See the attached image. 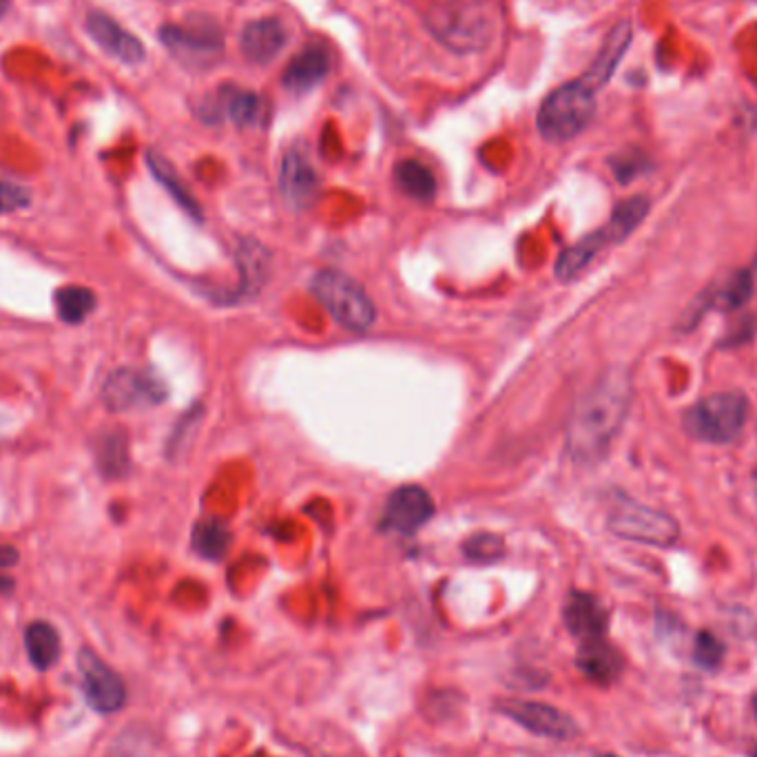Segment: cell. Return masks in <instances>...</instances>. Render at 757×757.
Returning <instances> with one entry per match:
<instances>
[{"instance_id": "8992f818", "label": "cell", "mask_w": 757, "mask_h": 757, "mask_svg": "<svg viewBox=\"0 0 757 757\" xmlns=\"http://www.w3.org/2000/svg\"><path fill=\"white\" fill-rule=\"evenodd\" d=\"M164 47L188 67H209L224 49V36L211 19H191L182 25H164L160 30Z\"/></svg>"}, {"instance_id": "cb8c5ba5", "label": "cell", "mask_w": 757, "mask_h": 757, "mask_svg": "<svg viewBox=\"0 0 757 757\" xmlns=\"http://www.w3.org/2000/svg\"><path fill=\"white\" fill-rule=\"evenodd\" d=\"M395 182L408 198L417 202H432L436 196V179L419 160H401L395 166Z\"/></svg>"}, {"instance_id": "44dd1931", "label": "cell", "mask_w": 757, "mask_h": 757, "mask_svg": "<svg viewBox=\"0 0 757 757\" xmlns=\"http://www.w3.org/2000/svg\"><path fill=\"white\" fill-rule=\"evenodd\" d=\"M25 649L30 662L38 672L51 669L60 657L58 629L45 620H36L25 629Z\"/></svg>"}, {"instance_id": "d590c367", "label": "cell", "mask_w": 757, "mask_h": 757, "mask_svg": "<svg viewBox=\"0 0 757 757\" xmlns=\"http://www.w3.org/2000/svg\"><path fill=\"white\" fill-rule=\"evenodd\" d=\"M594 757H618V755H612V753H601V755H594Z\"/></svg>"}, {"instance_id": "74e56055", "label": "cell", "mask_w": 757, "mask_h": 757, "mask_svg": "<svg viewBox=\"0 0 757 757\" xmlns=\"http://www.w3.org/2000/svg\"><path fill=\"white\" fill-rule=\"evenodd\" d=\"M755 490H757V471H755Z\"/></svg>"}, {"instance_id": "f546056e", "label": "cell", "mask_w": 757, "mask_h": 757, "mask_svg": "<svg viewBox=\"0 0 757 757\" xmlns=\"http://www.w3.org/2000/svg\"><path fill=\"white\" fill-rule=\"evenodd\" d=\"M505 543L497 534H477L469 536L463 545V554L471 562H494L503 556Z\"/></svg>"}, {"instance_id": "5b68a950", "label": "cell", "mask_w": 757, "mask_h": 757, "mask_svg": "<svg viewBox=\"0 0 757 757\" xmlns=\"http://www.w3.org/2000/svg\"><path fill=\"white\" fill-rule=\"evenodd\" d=\"M313 293L322 306L348 330L363 333L376 319L374 304L363 287L339 270H322L313 279Z\"/></svg>"}, {"instance_id": "7c38bea8", "label": "cell", "mask_w": 757, "mask_h": 757, "mask_svg": "<svg viewBox=\"0 0 757 757\" xmlns=\"http://www.w3.org/2000/svg\"><path fill=\"white\" fill-rule=\"evenodd\" d=\"M562 620L567 631L579 642L601 640L607 636L609 629V614L605 605L587 592H572L567 596L562 607Z\"/></svg>"}, {"instance_id": "8fae6325", "label": "cell", "mask_w": 757, "mask_h": 757, "mask_svg": "<svg viewBox=\"0 0 757 757\" xmlns=\"http://www.w3.org/2000/svg\"><path fill=\"white\" fill-rule=\"evenodd\" d=\"M86 32L91 40L96 43L105 54L112 58L125 62V65H140L147 58L144 45L127 32L123 25H118L109 14L105 12H91L86 16Z\"/></svg>"}, {"instance_id": "6da1fadb", "label": "cell", "mask_w": 757, "mask_h": 757, "mask_svg": "<svg viewBox=\"0 0 757 757\" xmlns=\"http://www.w3.org/2000/svg\"><path fill=\"white\" fill-rule=\"evenodd\" d=\"M633 399L631 376L612 368L581 397L567 423V450L579 463H596L622 430Z\"/></svg>"}, {"instance_id": "2e32d148", "label": "cell", "mask_w": 757, "mask_h": 757, "mask_svg": "<svg viewBox=\"0 0 757 757\" xmlns=\"http://www.w3.org/2000/svg\"><path fill=\"white\" fill-rule=\"evenodd\" d=\"M631 38H633L631 23H629V21H620V23L607 34V38H605V43H603L598 56L594 58V62L590 65V69L585 71V75H581L579 80H581L585 86H590L594 93H596L598 89H603V86L612 80V75H614V71L618 69L620 60L625 58V54H627V49H629V45H631Z\"/></svg>"}, {"instance_id": "3957f363", "label": "cell", "mask_w": 757, "mask_h": 757, "mask_svg": "<svg viewBox=\"0 0 757 757\" xmlns=\"http://www.w3.org/2000/svg\"><path fill=\"white\" fill-rule=\"evenodd\" d=\"M596 114V93L581 80L551 91L540 105L536 125L545 140L567 142L581 136Z\"/></svg>"}, {"instance_id": "d4e9b609", "label": "cell", "mask_w": 757, "mask_h": 757, "mask_svg": "<svg viewBox=\"0 0 757 757\" xmlns=\"http://www.w3.org/2000/svg\"><path fill=\"white\" fill-rule=\"evenodd\" d=\"M649 209H651V202L644 196H636V198H629V200L620 202L614 209L609 224L603 229L607 240H609V244L627 240L642 224V220L647 218Z\"/></svg>"}, {"instance_id": "4316f807", "label": "cell", "mask_w": 757, "mask_h": 757, "mask_svg": "<svg viewBox=\"0 0 757 757\" xmlns=\"http://www.w3.org/2000/svg\"><path fill=\"white\" fill-rule=\"evenodd\" d=\"M231 534L220 521H202L194 529V549L207 560H222L229 551Z\"/></svg>"}, {"instance_id": "7402d4cb", "label": "cell", "mask_w": 757, "mask_h": 757, "mask_svg": "<svg viewBox=\"0 0 757 757\" xmlns=\"http://www.w3.org/2000/svg\"><path fill=\"white\" fill-rule=\"evenodd\" d=\"M609 246V240L605 235V231H596L587 237H583L581 242H577L574 246H570L567 251H562V255L558 257L556 261V277L562 279V281H570L574 279L577 275H581L590 264L592 259L605 248Z\"/></svg>"}, {"instance_id": "484cf974", "label": "cell", "mask_w": 757, "mask_h": 757, "mask_svg": "<svg viewBox=\"0 0 757 757\" xmlns=\"http://www.w3.org/2000/svg\"><path fill=\"white\" fill-rule=\"evenodd\" d=\"M56 311L58 317L69 324V326H78L82 324L93 311H96V293L84 287H62L56 293Z\"/></svg>"}, {"instance_id": "d6a6232c", "label": "cell", "mask_w": 757, "mask_h": 757, "mask_svg": "<svg viewBox=\"0 0 757 757\" xmlns=\"http://www.w3.org/2000/svg\"><path fill=\"white\" fill-rule=\"evenodd\" d=\"M644 164V160L638 155V153H631V155H616L612 160V166H614V173L620 182H629L631 177H636L640 173V166Z\"/></svg>"}, {"instance_id": "9a60e30c", "label": "cell", "mask_w": 757, "mask_h": 757, "mask_svg": "<svg viewBox=\"0 0 757 757\" xmlns=\"http://www.w3.org/2000/svg\"><path fill=\"white\" fill-rule=\"evenodd\" d=\"M577 669L594 685L609 687L614 685L622 669L625 660L616 647H612L605 638L581 642L577 653Z\"/></svg>"}, {"instance_id": "836d02e7", "label": "cell", "mask_w": 757, "mask_h": 757, "mask_svg": "<svg viewBox=\"0 0 757 757\" xmlns=\"http://www.w3.org/2000/svg\"><path fill=\"white\" fill-rule=\"evenodd\" d=\"M16 560H19L16 549L0 547V594H10L14 590V581L3 572L8 570V567H12Z\"/></svg>"}, {"instance_id": "e0dca14e", "label": "cell", "mask_w": 757, "mask_h": 757, "mask_svg": "<svg viewBox=\"0 0 757 757\" xmlns=\"http://www.w3.org/2000/svg\"><path fill=\"white\" fill-rule=\"evenodd\" d=\"M222 112L237 127H255L266 118V105L253 91L244 89H224L216 103H207L202 107V116L207 120L222 116Z\"/></svg>"}, {"instance_id": "7a4b0ae2", "label": "cell", "mask_w": 757, "mask_h": 757, "mask_svg": "<svg viewBox=\"0 0 757 757\" xmlns=\"http://www.w3.org/2000/svg\"><path fill=\"white\" fill-rule=\"evenodd\" d=\"M432 36L456 54L481 51L497 36V19L479 0H447L428 16Z\"/></svg>"}, {"instance_id": "30bf717a", "label": "cell", "mask_w": 757, "mask_h": 757, "mask_svg": "<svg viewBox=\"0 0 757 757\" xmlns=\"http://www.w3.org/2000/svg\"><path fill=\"white\" fill-rule=\"evenodd\" d=\"M78 674L84 700L98 713H116L127 704L125 680L91 649H80Z\"/></svg>"}, {"instance_id": "ba28073f", "label": "cell", "mask_w": 757, "mask_h": 757, "mask_svg": "<svg viewBox=\"0 0 757 757\" xmlns=\"http://www.w3.org/2000/svg\"><path fill=\"white\" fill-rule=\"evenodd\" d=\"M166 399L160 378L147 370L120 368L105 378L103 401L114 412H131L158 406Z\"/></svg>"}, {"instance_id": "52a82bcc", "label": "cell", "mask_w": 757, "mask_h": 757, "mask_svg": "<svg viewBox=\"0 0 757 757\" xmlns=\"http://www.w3.org/2000/svg\"><path fill=\"white\" fill-rule=\"evenodd\" d=\"M609 529L625 540H636L653 547H672L680 538V527L674 516L633 501H622L609 516Z\"/></svg>"}, {"instance_id": "8d00e7d4", "label": "cell", "mask_w": 757, "mask_h": 757, "mask_svg": "<svg viewBox=\"0 0 757 757\" xmlns=\"http://www.w3.org/2000/svg\"><path fill=\"white\" fill-rule=\"evenodd\" d=\"M750 757H757V748H755V750H753V753H750Z\"/></svg>"}, {"instance_id": "f1b7e54d", "label": "cell", "mask_w": 757, "mask_h": 757, "mask_svg": "<svg viewBox=\"0 0 757 757\" xmlns=\"http://www.w3.org/2000/svg\"><path fill=\"white\" fill-rule=\"evenodd\" d=\"M240 268L244 272V281L248 283V289H259V283L266 279L268 272V253L255 242H244L240 246Z\"/></svg>"}, {"instance_id": "9c48e42d", "label": "cell", "mask_w": 757, "mask_h": 757, "mask_svg": "<svg viewBox=\"0 0 757 757\" xmlns=\"http://www.w3.org/2000/svg\"><path fill=\"white\" fill-rule=\"evenodd\" d=\"M497 711L538 737L570 742L581 735V726L570 713L545 702L505 698L497 702Z\"/></svg>"}, {"instance_id": "d6986e66", "label": "cell", "mask_w": 757, "mask_h": 757, "mask_svg": "<svg viewBox=\"0 0 757 757\" xmlns=\"http://www.w3.org/2000/svg\"><path fill=\"white\" fill-rule=\"evenodd\" d=\"M283 45H287V30H283V25L277 19H261L248 23L240 40L246 60L257 65L270 62L283 49Z\"/></svg>"}, {"instance_id": "5bb4252c", "label": "cell", "mask_w": 757, "mask_h": 757, "mask_svg": "<svg viewBox=\"0 0 757 757\" xmlns=\"http://www.w3.org/2000/svg\"><path fill=\"white\" fill-rule=\"evenodd\" d=\"M319 188L317 173L308 160V153L302 149H291L281 164V191L291 207L304 209L313 202Z\"/></svg>"}, {"instance_id": "603a6c76", "label": "cell", "mask_w": 757, "mask_h": 757, "mask_svg": "<svg viewBox=\"0 0 757 757\" xmlns=\"http://www.w3.org/2000/svg\"><path fill=\"white\" fill-rule=\"evenodd\" d=\"M147 164H149L153 177H155V179L166 188V191L171 194V198H173L188 216L196 218V220H200V218H202V211H200L196 198L191 196V191H188L186 184L182 182V177L177 175V171L173 168V164H171L164 155H160V153H155V151H149V153H147Z\"/></svg>"}, {"instance_id": "ffe728a7", "label": "cell", "mask_w": 757, "mask_h": 757, "mask_svg": "<svg viewBox=\"0 0 757 757\" xmlns=\"http://www.w3.org/2000/svg\"><path fill=\"white\" fill-rule=\"evenodd\" d=\"M93 454H96L101 475L109 481L123 479L129 471V441L120 430L103 432L93 445Z\"/></svg>"}, {"instance_id": "ac0fdd59", "label": "cell", "mask_w": 757, "mask_h": 757, "mask_svg": "<svg viewBox=\"0 0 757 757\" xmlns=\"http://www.w3.org/2000/svg\"><path fill=\"white\" fill-rule=\"evenodd\" d=\"M330 71V54L322 45L304 47L283 69V86L293 93H306L322 84Z\"/></svg>"}, {"instance_id": "83f0119b", "label": "cell", "mask_w": 757, "mask_h": 757, "mask_svg": "<svg viewBox=\"0 0 757 757\" xmlns=\"http://www.w3.org/2000/svg\"><path fill=\"white\" fill-rule=\"evenodd\" d=\"M750 295H753V275L748 270H739L733 277H729L711 295V306L720 311L742 308Z\"/></svg>"}, {"instance_id": "4dcf8cb0", "label": "cell", "mask_w": 757, "mask_h": 757, "mask_svg": "<svg viewBox=\"0 0 757 757\" xmlns=\"http://www.w3.org/2000/svg\"><path fill=\"white\" fill-rule=\"evenodd\" d=\"M722 657H724V644L711 631H700L694 642L696 665H700L702 669H715L720 667Z\"/></svg>"}, {"instance_id": "4fadbf2b", "label": "cell", "mask_w": 757, "mask_h": 757, "mask_svg": "<svg viewBox=\"0 0 757 757\" xmlns=\"http://www.w3.org/2000/svg\"><path fill=\"white\" fill-rule=\"evenodd\" d=\"M434 516V503L430 494L419 486L399 488L386 505L384 523L393 532L415 534Z\"/></svg>"}, {"instance_id": "277c9868", "label": "cell", "mask_w": 757, "mask_h": 757, "mask_svg": "<svg viewBox=\"0 0 757 757\" xmlns=\"http://www.w3.org/2000/svg\"><path fill=\"white\" fill-rule=\"evenodd\" d=\"M748 419V399L742 393H715L704 397L685 412V430L689 436L724 445L735 441Z\"/></svg>"}, {"instance_id": "1f68e13d", "label": "cell", "mask_w": 757, "mask_h": 757, "mask_svg": "<svg viewBox=\"0 0 757 757\" xmlns=\"http://www.w3.org/2000/svg\"><path fill=\"white\" fill-rule=\"evenodd\" d=\"M32 202V194L27 188L0 179V213H16L21 209H27Z\"/></svg>"}, {"instance_id": "e575fe53", "label": "cell", "mask_w": 757, "mask_h": 757, "mask_svg": "<svg viewBox=\"0 0 757 757\" xmlns=\"http://www.w3.org/2000/svg\"><path fill=\"white\" fill-rule=\"evenodd\" d=\"M753 715H755V720H757V694H755V698H753Z\"/></svg>"}]
</instances>
